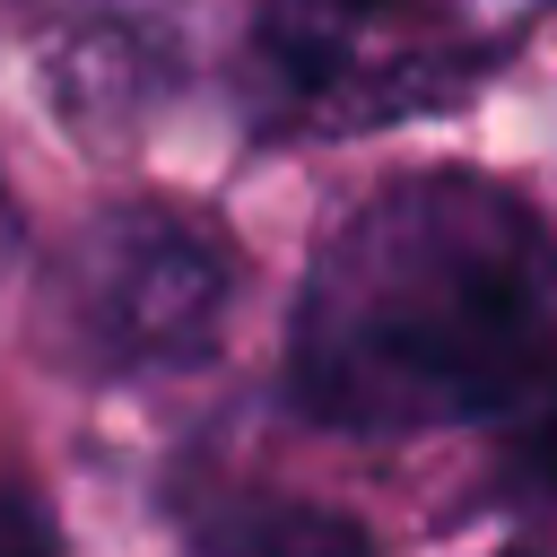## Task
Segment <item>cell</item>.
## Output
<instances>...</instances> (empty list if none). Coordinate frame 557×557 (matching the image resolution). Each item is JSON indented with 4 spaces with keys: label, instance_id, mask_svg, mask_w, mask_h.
I'll list each match as a JSON object with an SVG mask.
<instances>
[{
    "label": "cell",
    "instance_id": "6",
    "mask_svg": "<svg viewBox=\"0 0 557 557\" xmlns=\"http://www.w3.org/2000/svg\"><path fill=\"white\" fill-rule=\"evenodd\" d=\"M540 470H557V400L540 409Z\"/></svg>",
    "mask_w": 557,
    "mask_h": 557
},
{
    "label": "cell",
    "instance_id": "7",
    "mask_svg": "<svg viewBox=\"0 0 557 557\" xmlns=\"http://www.w3.org/2000/svg\"><path fill=\"white\" fill-rule=\"evenodd\" d=\"M17 244V218H9V191H0V252Z\"/></svg>",
    "mask_w": 557,
    "mask_h": 557
},
{
    "label": "cell",
    "instance_id": "1",
    "mask_svg": "<svg viewBox=\"0 0 557 557\" xmlns=\"http://www.w3.org/2000/svg\"><path fill=\"white\" fill-rule=\"evenodd\" d=\"M557 252L522 191L426 165L357 200L305 270L287 383L339 435L470 426L540 392Z\"/></svg>",
    "mask_w": 557,
    "mask_h": 557
},
{
    "label": "cell",
    "instance_id": "4",
    "mask_svg": "<svg viewBox=\"0 0 557 557\" xmlns=\"http://www.w3.org/2000/svg\"><path fill=\"white\" fill-rule=\"evenodd\" d=\"M0 557H61L44 496H35V487H17V479H0Z\"/></svg>",
    "mask_w": 557,
    "mask_h": 557
},
{
    "label": "cell",
    "instance_id": "2",
    "mask_svg": "<svg viewBox=\"0 0 557 557\" xmlns=\"http://www.w3.org/2000/svg\"><path fill=\"white\" fill-rule=\"evenodd\" d=\"M226 305H235V252L218 244V226L183 209H104L52 278L61 348L87 374L191 366L209 357Z\"/></svg>",
    "mask_w": 557,
    "mask_h": 557
},
{
    "label": "cell",
    "instance_id": "5",
    "mask_svg": "<svg viewBox=\"0 0 557 557\" xmlns=\"http://www.w3.org/2000/svg\"><path fill=\"white\" fill-rule=\"evenodd\" d=\"M305 17H374V9H392V0H296Z\"/></svg>",
    "mask_w": 557,
    "mask_h": 557
},
{
    "label": "cell",
    "instance_id": "3",
    "mask_svg": "<svg viewBox=\"0 0 557 557\" xmlns=\"http://www.w3.org/2000/svg\"><path fill=\"white\" fill-rule=\"evenodd\" d=\"M174 513H183L191 557H374L348 513L278 496V487H183Z\"/></svg>",
    "mask_w": 557,
    "mask_h": 557
}]
</instances>
